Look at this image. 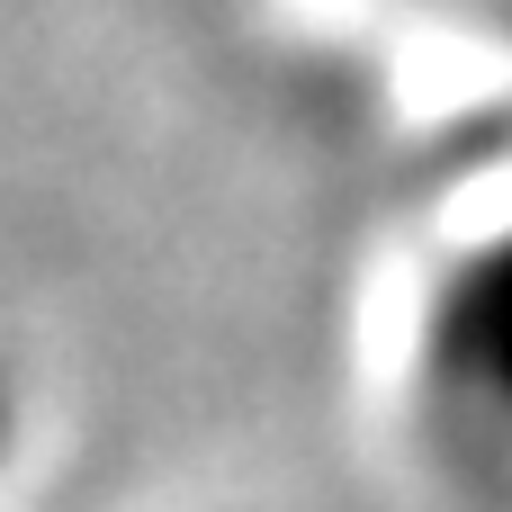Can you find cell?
<instances>
[{
	"instance_id": "1",
	"label": "cell",
	"mask_w": 512,
	"mask_h": 512,
	"mask_svg": "<svg viewBox=\"0 0 512 512\" xmlns=\"http://www.w3.org/2000/svg\"><path fill=\"white\" fill-rule=\"evenodd\" d=\"M459 351H468L495 387H512V252L477 279V297L459 306Z\"/></svg>"
}]
</instances>
